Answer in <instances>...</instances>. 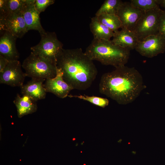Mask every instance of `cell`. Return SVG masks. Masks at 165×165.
Returning a JSON list of instances; mask_svg holds the SVG:
<instances>
[{
    "label": "cell",
    "instance_id": "obj_1",
    "mask_svg": "<svg viewBox=\"0 0 165 165\" xmlns=\"http://www.w3.org/2000/svg\"><path fill=\"white\" fill-rule=\"evenodd\" d=\"M104 74L99 84L100 93L119 104L130 103L139 96L145 87L142 77L134 68L125 65Z\"/></svg>",
    "mask_w": 165,
    "mask_h": 165
},
{
    "label": "cell",
    "instance_id": "obj_2",
    "mask_svg": "<svg viewBox=\"0 0 165 165\" xmlns=\"http://www.w3.org/2000/svg\"><path fill=\"white\" fill-rule=\"evenodd\" d=\"M56 67L73 90H84L90 88L98 73L93 61L80 48L63 49L57 58Z\"/></svg>",
    "mask_w": 165,
    "mask_h": 165
},
{
    "label": "cell",
    "instance_id": "obj_3",
    "mask_svg": "<svg viewBox=\"0 0 165 165\" xmlns=\"http://www.w3.org/2000/svg\"><path fill=\"white\" fill-rule=\"evenodd\" d=\"M130 49L115 44L112 40L93 39L85 52L92 61L115 68L125 65L129 58Z\"/></svg>",
    "mask_w": 165,
    "mask_h": 165
},
{
    "label": "cell",
    "instance_id": "obj_4",
    "mask_svg": "<svg viewBox=\"0 0 165 165\" xmlns=\"http://www.w3.org/2000/svg\"><path fill=\"white\" fill-rule=\"evenodd\" d=\"M22 66L26 76L31 79L46 80L55 77L57 73L56 64L31 52L24 61Z\"/></svg>",
    "mask_w": 165,
    "mask_h": 165
},
{
    "label": "cell",
    "instance_id": "obj_5",
    "mask_svg": "<svg viewBox=\"0 0 165 165\" xmlns=\"http://www.w3.org/2000/svg\"><path fill=\"white\" fill-rule=\"evenodd\" d=\"M40 36L39 43L31 48V52L56 65L57 58L63 49V44L54 32H46Z\"/></svg>",
    "mask_w": 165,
    "mask_h": 165
},
{
    "label": "cell",
    "instance_id": "obj_6",
    "mask_svg": "<svg viewBox=\"0 0 165 165\" xmlns=\"http://www.w3.org/2000/svg\"><path fill=\"white\" fill-rule=\"evenodd\" d=\"M163 10L159 8L144 12L133 31L139 41L158 33L160 19Z\"/></svg>",
    "mask_w": 165,
    "mask_h": 165
},
{
    "label": "cell",
    "instance_id": "obj_7",
    "mask_svg": "<svg viewBox=\"0 0 165 165\" xmlns=\"http://www.w3.org/2000/svg\"><path fill=\"white\" fill-rule=\"evenodd\" d=\"M141 55L152 58L165 52V38L158 34L139 41L135 49Z\"/></svg>",
    "mask_w": 165,
    "mask_h": 165
},
{
    "label": "cell",
    "instance_id": "obj_8",
    "mask_svg": "<svg viewBox=\"0 0 165 165\" xmlns=\"http://www.w3.org/2000/svg\"><path fill=\"white\" fill-rule=\"evenodd\" d=\"M0 33L6 31L17 38H21L28 32L21 11L0 20Z\"/></svg>",
    "mask_w": 165,
    "mask_h": 165
},
{
    "label": "cell",
    "instance_id": "obj_9",
    "mask_svg": "<svg viewBox=\"0 0 165 165\" xmlns=\"http://www.w3.org/2000/svg\"><path fill=\"white\" fill-rule=\"evenodd\" d=\"M22 67L18 60L9 62L3 72L0 73V83L12 87L21 86L26 77Z\"/></svg>",
    "mask_w": 165,
    "mask_h": 165
},
{
    "label": "cell",
    "instance_id": "obj_10",
    "mask_svg": "<svg viewBox=\"0 0 165 165\" xmlns=\"http://www.w3.org/2000/svg\"><path fill=\"white\" fill-rule=\"evenodd\" d=\"M144 11L134 6L130 2H123L117 15L122 23V28L133 31Z\"/></svg>",
    "mask_w": 165,
    "mask_h": 165
},
{
    "label": "cell",
    "instance_id": "obj_11",
    "mask_svg": "<svg viewBox=\"0 0 165 165\" xmlns=\"http://www.w3.org/2000/svg\"><path fill=\"white\" fill-rule=\"evenodd\" d=\"M35 1L25 0L21 12L26 24L27 31L35 30L38 31L41 35L46 32L41 24L39 17L40 13L35 7Z\"/></svg>",
    "mask_w": 165,
    "mask_h": 165
},
{
    "label": "cell",
    "instance_id": "obj_12",
    "mask_svg": "<svg viewBox=\"0 0 165 165\" xmlns=\"http://www.w3.org/2000/svg\"><path fill=\"white\" fill-rule=\"evenodd\" d=\"M43 86L46 92L52 93L61 98L68 96L70 92L73 90L64 81L62 73L57 68L56 76L46 79Z\"/></svg>",
    "mask_w": 165,
    "mask_h": 165
},
{
    "label": "cell",
    "instance_id": "obj_13",
    "mask_svg": "<svg viewBox=\"0 0 165 165\" xmlns=\"http://www.w3.org/2000/svg\"><path fill=\"white\" fill-rule=\"evenodd\" d=\"M17 38L7 32L0 33V55L9 62L18 60L19 58L16 45Z\"/></svg>",
    "mask_w": 165,
    "mask_h": 165
},
{
    "label": "cell",
    "instance_id": "obj_14",
    "mask_svg": "<svg viewBox=\"0 0 165 165\" xmlns=\"http://www.w3.org/2000/svg\"><path fill=\"white\" fill-rule=\"evenodd\" d=\"M45 80L31 79L26 84L20 87L22 95H26L37 101L44 99L46 92L43 82Z\"/></svg>",
    "mask_w": 165,
    "mask_h": 165
},
{
    "label": "cell",
    "instance_id": "obj_15",
    "mask_svg": "<svg viewBox=\"0 0 165 165\" xmlns=\"http://www.w3.org/2000/svg\"><path fill=\"white\" fill-rule=\"evenodd\" d=\"M114 32L112 41L115 44L130 49H135L139 40L133 31L124 28Z\"/></svg>",
    "mask_w": 165,
    "mask_h": 165
},
{
    "label": "cell",
    "instance_id": "obj_16",
    "mask_svg": "<svg viewBox=\"0 0 165 165\" xmlns=\"http://www.w3.org/2000/svg\"><path fill=\"white\" fill-rule=\"evenodd\" d=\"M36 101L30 97L17 94L13 101L17 111L18 116L21 118L24 116L36 112L37 109Z\"/></svg>",
    "mask_w": 165,
    "mask_h": 165
},
{
    "label": "cell",
    "instance_id": "obj_17",
    "mask_svg": "<svg viewBox=\"0 0 165 165\" xmlns=\"http://www.w3.org/2000/svg\"><path fill=\"white\" fill-rule=\"evenodd\" d=\"M90 28L94 39L110 40L114 35V32L101 23L96 16L91 18Z\"/></svg>",
    "mask_w": 165,
    "mask_h": 165
},
{
    "label": "cell",
    "instance_id": "obj_18",
    "mask_svg": "<svg viewBox=\"0 0 165 165\" xmlns=\"http://www.w3.org/2000/svg\"><path fill=\"white\" fill-rule=\"evenodd\" d=\"M25 0H0V20L21 11Z\"/></svg>",
    "mask_w": 165,
    "mask_h": 165
},
{
    "label": "cell",
    "instance_id": "obj_19",
    "mask_svg": "<svg viewBox=\"0 0 165 165\" xmlns=\"http://www.w3.org/2000/svg\"><path fill=\"white\" fill-rule=\"evenodd\" d=\"M123 2L120 0H105L97 11L95 16L103 14L117 15Z\"/></svg>",
    "mask_w": 165,
    "mask_h": 165
},
{
    "label": "cell",
    "instance_id": "obj_20",
    "mask_svg": "<svg viewBox=\"0 0 165 165\" xmlns=\"http://www.w3.org/2000/svg\"><path fill=\"white\" fill-rule=\"evenodd\" d=\"M99 21L114 32L122 28L121 21L118 16L116 14H103L97 16Z\"/></svg>",
    "mask_w": 165,
    "mask_h": 165
},
{
    "label": "cell",
    "instance_id": "obj_21",
    "mask_svg": "<svg viewBox=\"0 0 165 165\" xmlns=\"http://www.w3.org/2000/svg\"><path fill=\"white\" fill-rule=\"evenodd\" d=\"M70 97H74L87 101L95 105L104 108L107 106L109 103V100L104 98L95 96H88L84 95H68Z\"/></svg>",
    "mask_w": 165,
    "mask_h": 165
},
{
    "label": "cell",
    "instance_id": "obj_22",
    "mask_svg": "<svg viewBox=\"0 0 165 165\" xmlns=\"http://www.w3.org/2000/svg\"><path fill=\"white\" fill-rule=\"evenodd\" d=\"M130 2L134 6L144 12L160 8L157 0H131Z\"/></svg>",
    "mask_w": 165,
    "mask_h": 165
},
{
    "label": "cell",
    "instance_id": "obj_23",
    "mask_svg": "<svg viewBox=\"0 0 165 165\" xmlns=\"http://www.w3.org/2000/svg\"><path fill=\"white\" fill-rule=\"evenodd\" d=\"M55 2L54 0H35V6L36 10L40 13Z\"/></svg>",
    "mask_w": 165,
    "mask_h": 165
},
{
    "label": "cell",
    "instance_id": "obj_24",
    "mask_svg": "<svg viewBox=\"0 0 165 165\" xmlns=\"http://www.w3.org/2000/svg\"><path fill=\"white\" fill-rule=\"evenodd\" d=\"M158 34L165 38V9L160 15Z\"/></svg>",
    "mask_w": 165,
    "mask_h": 165
},
{
    "label": "cell",
    "instance_id": "obj_25",
    "mask_svg": "<svg viewBox=\"0 0 165 165\" xmlns=\"http://www.w3.org/2000/svg\"><path fill=\"white\" fill-rule=\"evenodd\" d=\"M9 62L6 59L0 55V73L3 72Z\"/></svg>",
    "mask_w": 165,
    "mask_h": 165
},
{
    "label": "cell",
    "instance_id": "obj_26",
    "mask_svg": "<svg viewBox=\"0 0 165 165\" xmlns=\"http://www.w3.org/2000/svg\"><path fill=\"white\" fill-rule=\"evenodd\" d=\"M157 2L159 6L164 8L165 9V0H157Z\"/></svg>",
    "mask_w": 165,
    "mask_h": 165
}]
</instances>
